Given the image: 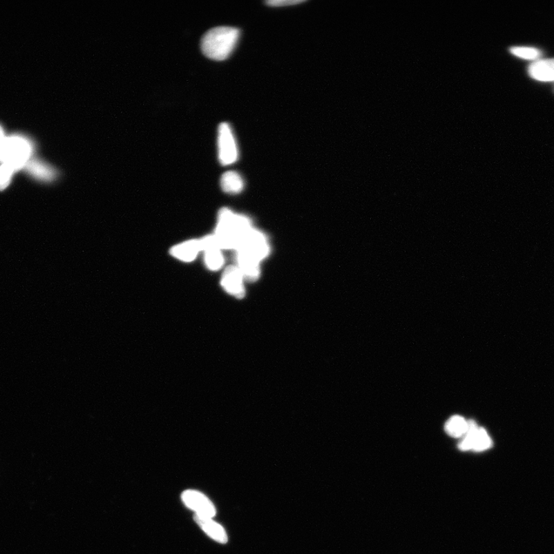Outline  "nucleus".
Returning <instances> with one entry per match:
<instances>
[{
	"label": "nucleus",
	"instance_id": "6ab92c4d",
	"mask_svg": "<svg viewBox=\"0 0 554 554\" xmlns=\"http://www.w3.org/2000/svg\"><path fill=\"white\" fill-rule=\"evenodd\" d=\"M303 2V0H272V1L270 0V1H268L266 3L269 6H274V8H277V6L280 8V6L300 4Z\"/></svg>",
	"mask_w": 554,
	"mask_h": 554
},
{
	"label": "nucleus",
	"instance_id": "9d476101",
	"mask_svg": "<svg viewBox=\"0 0 554 554\" xmlns=\"http://www.w3.org/2000/svg\"><path fill=\"white\" fill-rule=\"evenodd\" d=\"M201 251L200 240H191L173 247L170 253L175 259L184 262H191L197 259Z\"/></svg>",
	"mask_w": 554,
	"mask_h": 554
},
{
	"label": "nucleus",
	"instance_id": "7ed1b4c3",
	"mask_svg": "<svg viewBox=\"0 0 554 554\" xmlns=\"http://www.w3.org/2000/svg\"><path fill=\"white\" fill-rule=\"evenodd\" d=\"M33 147L30 142L21 136L6 137L0 147V165H8L17 171L23 170L32 159Z\"/></svg>",
	"mask_w": 554,
	"mask_h": 554
},
{
	"label": "nucleus",
	"instance_id": "9b49d317",
	"mask_svg": "<svg viewBox=\"0 0 554 554\" xmlns=\"http://www.w3.org/2000/svg\"><path fill=\"white\" fill-rule=\"evenodd\" d=\"M531 78L542 82L554 81V59H537L529 66Z\"/></svg>",
	"mask_w": 554,
	"mask_h": 554
},
{
	"label": "nucleus",
	"instance_id": "39448f33",
	"mask_svg": "<svg viewBox=\"0 0 554 554\" xmlns=\"http://www.w3.org/2000/svg\"><path fill=\"white\" fill-rule=\"evenodd\" d=\"M238 251L245 252L260 262L267 258L270 247L265 234L253 228L243 238Z\"/></svg>",
	"mask_w": 554,
	"mask_h": 554
},
{
	"label": "nucleus",
	"instance_id": "dca6fc26",
	"mask_svg": "<svg viewBox=\"0 0 554 554\" xmlns=\"http://www.w3.org/2000/svg\"><path fill=\"white\" fill-rule=\"evenodd\" d=\"M204 263L206 267L211 271H218L225 265L224 254L220 249H208L204 252Z\"/></svg>",
	"mask_w": 554,
	"mask_h": 554
},
{
	"label": "nucleus",
	"instance_id": "f8f14e48",
	"mask_svg": "<svg viewBox=\"0 0 554 554\" xmlns=\"http://www.w3.org/2000/svg\"><path fill=\"white\" fill-rule=\"evenodd\" d=\"M23 170L37 180L44 182H51L55 180L57 172L45 162L37 159H31L25 166Z\"/></svg>",
	"mask_w": 554,
	"mask_h": 554
},
{
	"label": "nucleus",
	"instance_id": "f257e3e1",
	"mask_svg": "<svg viewBox=\"0 0 554 554\" xmlns=\"http://www.w3.org/2000/svg\"><path fill=\"white\" fill-rule=\"evenodd\" d=\"M252 229L251 220L245 216L236 214L229 209H222L213 236L220 249L238 251L243 238Z\"/></svg>",
	"mask_w": 554,
	"mask_h": 554
},
{
	"label": "nucleus",
	"instance_id": "1a4fd4ad",
	"mask_svg": "<svg viewBox=\"0 0 554 554\" xmlns=\"http://www.w3.org/2000/svg\"><path fill=\"white\" fill-rule=\"evenodd\" d=\"M236 267L245 280L254 282L260 278V262L241 251H236Z\"/></svg>",
	"mask_w": 554,
	"mask_h": 554
},
{
	"label": "nucleus",
	"instance_id": "f03ea898",
	"mask_svg": "<svg viewBox=\"0 0 554 554\" xmlns=\"http://www.w3.org/2000/svg\"><path fill=\"white\" fill-rule=\"evenodd\" d=\"M240 30L235 27L218 26L207 31L201 40L204 55L214 60H225L233 51L240 37Z\"/></svg>",
	"mask_w": 554,
	"mask_h": 554
},
{
	"label": "nucleus",
	"instance_id": "2eb2a0df",
	"mask_svg": "<svg viewBox=\"0 0 554 554\" xmlns=\"http://www.w3.org/2000/svg\"><path fill=\"white\" fill-rule=\"evenodd\" d=\"M445 430L452 437H461L467 434L468 421L461 416H454L445 425Z\"/></svg>",
	"mask_w": 554,
	"mask_h": 554
},
{
	"label": "nucleus",
	"instance_id": "4468645a",
	"mask_svg": "<svg viewBox=\"0 0 554 554\" xmlns=\"http://www.w3.org/2000/svg\"><path fill=\"white\" fill-rule=\"evenodd\" d=\"M221 187L226 193L238 194L245 188V181L238 173L228 171L222 175Z\"/></svg>",
	"mask_w": 554,
	"mask_h": 554
},
{
	"label": "nucleus",
	"instance_id": "f3484780",
	"mask_svg": "<svg viewBox=\"0 0 554 554\" xmlns=\"http://www.w3.org/2000/svg\"><path fill=\"white\" fill-rule=\"evenodd\" d=\"M510 52L516 57L530 60H537L542 54L538 49L526 46L512 47Z\"/></svg>",
	"mask_w": 554,
	"mask_h": 554
},
{
	"label": "nucleus",
	"instance_id": "ddd939ff",
	"mask_svg": "<svg viewBox=\"0 0 554 554\" xmlns=\"http://www.w3.org/2000/svg\"><path fill=\"white\" fill-rule=\"evenodd\" d=\"M195 522L197 523L209 537L220 544H226L228 538L227 533L222 526L214 522L211 518L202 517L198 515L194 516Z\"/></svg>",
	"mask_w": 554,
	"mask_h": 554
},
{
	"label": "nucleus",
	"instance_id": "aec40b11",
	"mask_svg": "<svg viewBox=\"0 0 554 554\" xmlns=\"http://www.w3.org/2000/svg\"><path fill=\"white\" fill-rule=\"evenodd\" d=\"M6 137L4 131L3 129V127L1 126V125H0V147L2 146V145L3 144V142L6 140Z\"/></svg>",
	"mask_w": 554,
	"mask_h": 554
},
{
	"label": "nucleus",
	"instance_id": "423d86ee",
	"mask_svg": "<svg viewBox=\"0 0 554 554\" xmlns=\"http://www.w3.org/2000/svg\"><path fill=\"white\" fill-rule=\"evenodd\" d=\"M490 436L484 428H478L474 421H468V430L463 441L459 443V449L463 451L472 450L482 452L492 447Z\"/></svg>",
	"mask_w": 554,
	"mask_h": 554
},
{
	"label": "nucleus",
	"instance_id": "a211bd4d",
	"mask_svg": "<svg viewBox=\"0 0 554 554\" xmlns=\"http://www.w3.org/2000/svg\"><path fill=\"white\" fill-rule=\"evenodd\" d=\"M16 172L15 169L8 165H0V191L6 190L10 185Z\"/></svg>",
	"mask_w": 554,
	"mask_h": 554
},
{
	"label": "nucleus",
	"instance_id": "0eeeda50",
	"mask_svg": "<svg viewBox=\"0 0 554 554\" xmlns=\"http://www.w3.org/2000/svg\"><path fill=\"white\" fill-rule=\"evenodd\" d=\"M245 277L236 266H229L222 275L221 286L236 298L242 299L246 294Z\"/></svg>",
	"mask_w": 554,
	"mask_h": 554
},
{
	"label": "nucleus",
	"instance_id": "6e6552de",
	"mask_svg": "<svg viewBox=\"0 0 554 554\" xmlns=\"http://www.w3.org/2000/svg\"><path fill=\"white\" fill-rule=\"evenodd\" d=\"M182 499L185 505L197 513L198 515L209 518L216 515V509L212 502L198 491L187 490L182 493Z\"/></svg>",
	"mask_w": 554,
	"mask_h": 554
},
{
	"label": "nucleus",
	"instance_id": "20e7f679",
	"mask_svg": "<svg viewBox=\"0 0 554 554\" xmlns=\"http://www.w3.org/2000/svg\"><path fill=\"white\" fill-rule=\"evenodd\" d=\"M218 156L220 164L231 165L238 159V148L231 126L222 123L218 128Z\"/></svg>",
	"mask_w": 554,
	"mask_h": 554
}]
</instances>
